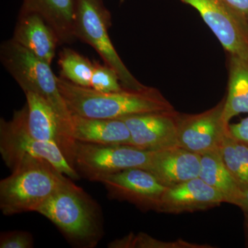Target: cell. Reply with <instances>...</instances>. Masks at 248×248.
Instances as JSON below:
<instances>
[{
    "instance_id": "12",
    "label": "cell",
    "mask_w": 248,
    "mask_h": 248,
    "mask_svg": "<svg viewBox=\"0 0 248 248\" xmlns=\"http://www.w3.org/2000/svg\"><path fill=\"white\" fill-rule=\"evenodd\" d=\"M24 94L27 99L29 133L37 140L56 144L73 167L77 141L72 138L49 103L35 93L27 92Z\"/></svg>"
},
{
    "instance_id": "15",
    "label": "cell",
    "mask_w": 248,
    "mask_h": 248,
    "mask_svg": "<svg viewBox=\"0 0 248 248\" xmlns=\"http://www.w3.org/2000/svg\"><path fill=\"white\" fill-rule=\"evenodd\" d=\"M13 39L40 60L51 64L60 41L40 15L19 11Z\"/></svg>"
},
{
    "instance_id": "3",
    "label": "cell",
    "mask_w": 248,
    "mask_h": 248,
    "mask_svg": "<svg viewBox=\"0 0 248 248\" xmlns=\"http://www.w3.org/2000/svg\"><path fill=\"white\" fill-rule=\"evenodd\" d=\"M70 241L92 247L102 236L97 203L70 180L37 209Z\"/></svg>"
},
{
    "instance_id": "24",
    "label": "cell",
    "mask_w": 248,
    "mask_h": 248,
    "mask_svg": "<svg viewBox=\"0 0 248 248\" xmlns=\"http://www.w3.org/2000/svg\"><path fill=\"white\" fill-rule=\"evenodd\" d=\"M33 246V237L28 232H4L0 235V248H32Z\"/></svg>"
},
{
    "instance_id": "14",
    "label": "cell",
    "mask_w": 248,
    "mask_h": 248,
    "mask_svg": "<svg viewBox=\"0 0 248 248\" xmlns=\"http://www.w3.org/2000/svg\"><path fill=\"white\" fill-rule=\"evenodd\" d=\"M146 170L163 186L172 187L200 177L201 155L179 146L151 151Z\"/></svg>"
},
{
    "instance_id": "1",
    "label": "cell",
    "mask_w": 248,
    "mask_h": 248,
    "mask_svg": "<svg viewBox=\"0 0 248 248\" xmlns=\"http://www.w3.org/2000/svg\"><path fill=\"white\" fill-rule=\"evenodd\" d=\"M59 89L71 114L90 118L121 119L158 111L174 110L159 90L124 88L117 92H99L58 77Z\"/></svg>"
},
{
    "instance_id": "10",
    "label": "cell",
    "mask_w": 248,
    "mask_h": 248,
    "mask_svg": "<svg viewBox=\"0 0 248 248\" xmlns=\"http://www.w3.org/2000/svg\"><path fill=\"white\" fill-rule=\"evenodd\" d=\"M198 11L229 55L248 59V31L223 0H179Z\"/></svg>"
},
{
    "instance_id": "26",
    "label": "cell",
    "mask_w": 248,
    "mask_h": 248,
    "mask_svg": "<svg viewBox=\"0 0 248 248\" xmlns=\"http://www.w3.org/2000/svg\"><path fill=\"white\" fill-rule=\"evenodd\" d=\"M228 133L230 135L240 142L248 146V117L239 123L228 125Z\"/></svg>"
},
{
    "instance_id": "13",
    "label": "cell",
    "mask_w": 248,
    "mask_h": 248,
    "mask_svg": "<svg viewBox=\"0 0 248 248\" xmlns=\"http://www.w3.org/2000/svg\"><path fill=\"white\" fill-rule=\"evenodd\" d=\"M223 202L218 191L197 177L167 187L161 198L159 213H193L215 208Z\"/></svg>"
},
{
    "instance_id": "23",
    "label": "cell",
    "mask_w": 248,
    "mask_h": 248,
    "mask_svg": "<svg viewBox=\"0 0 248 248\" xmlns=\"http://www.w3.org/2000/svg\"><path fill=\"white\" fill-rule=\"evenodd\" d=\"M93 63L91 89L103 93L117 92L124 89L115 70L105 63L101 64L99 62L94 61Z\"/></svg>"
},
{
    "instance_id": "4",
    "label": "cell",
    "mask_w": 248,
    "mask_h": 248,
    "mask_svg": "<svg viewBox=\"0 0 248 248\" xmlns=\"http://www.w3.org/2000/svg\"><path fill=\"white\" fill-rule=\"evenodd\" d=\"M0 60L24 93H35L50 104L71 136L72 114L60 93L58 77L54 74L50 65L13 38L1 44Z\"/></svg>"
},
{
    "instance_id": "16",
    "label": "cell",
    "mask_w": 248,
    "mask_h": 248,
    "mask_svg": "<svg viewBox=\"0 0 248 248\" xmlns=\"http://www.w3.org/2000/svg\"><path fill=\"white\" fill-rule=\"evenodd\" d=\"M71 136L76 141L98 145L131 146V135L120 119L90 118L72 114Z\"/></svg>"
},
{
    "instance_id": "25",
    "label": "cell",
    "mask_w": 248,
    "mask_h": 248,
    "mask_svg": "<svg viewBox=\"0 0 248 248\" xmlns=\"http://www.w3.org/2000/svg\"><path fill=\"white\" fill-rule=\"evenodd\" d=\"M248 31V0H223Z\"/></svg>"
},
{
    "instance_id": "17",
    "label": "cell",
    "mask_w": 248,
    "mask_h": 248,
    "mask_svg": "<svg viewBox=\"0 0 248 248\" xmlns=\"http://www.w3.org/2000/svg\"><path fill=\"white\" fill-rule=\"evenodd\" d=\"M77 0H23L21 12L35 13L55 31L60 45L77 40L75 35Z\"/></svg>"
},
{
    "instance_id": "29",
    "label": "cell",
    "mask_w": 248,
    "mask_h": 248,
    "mask_svg": "<svg viewBox=\"0 0 248 248\" xmlns=\"http://www.w3.org/2000/svg\"><path fill=\"white\" fill-rule=\"evenodd\" d=\"M244 214V229L246 233V241H247V246L248 247V214Z\"/></svg>"
},
{
    "instance_id": "8",
    "label": "cell",
    "mask_w": 248,
    "mask_h": 248,
    "mask_svg": "<svg viewBox=\"0 0 248 248\" xmlns=\"http://www.w3.org/2000/svg\"><path fill=\"white\" fill-rule=\"evenodd\" d=\"M224 106L223 97L215 107L201 113L181 114L179 146L200 155L221 151L229 125L223 119Z\"/></svg>"
},
{
    "instance_id": "22",
    "label": "cell",
    "mask_w": 248,
    "mask_h": 248,
    "mask_svg": "<svg viewBox=\"0 0 248 248\" xmlns=\"http://www.w3.org/2000/svg\"><path fill=\"white\" fill-rule=\"evenodd\" d=\"M222 158L226 167L241 186L248 187V171L236 153L234 140L229 133L224 139L221 148Z\"/></svg>"
},
{
    "instance_id": "20",
    "label": "cell",
    "mask_w": 248,
    "mask_h": 248,
    "mask_svg": "<svg viewBox=\"0 0 248 248\" xmlns=\"http://www.w3.org/2000/svg\"><path fill=\"white\" fill-rule=\"evenodd\" d=\"M60 77L73 84L91 88L94 63L89 58L69 48L62 49L59 55Z\"/></svg>"
},
{
    "instance_id": "19",
    "label": "cell",
    "mask_w": 248,
    "mask_h": 248,
    "mask_svg": "<svg viewBox=\"0 0 248 248\" xmlns=\"http://www.w3.org/2000/svg\"><path fill=\"white\" fill-rule=\"evenodd\" d=\"M228 94L225 97L223 119L226 123L242 113H248V59L229 55Z\"/></svg>"
},
{
    "instance_id": "21",
    "label": "cell",
    "mask_w": 248,
    "mask_h": 248,
    "mask_svg": "<svg viewBox=\"0 0 248 248\" xmlns=\"http://www.w3.org/2000/svg\"><path fill=\"white\" fill-rule=\"evenodd\" d=\"M112 248H210L209 246H202L181 241L177 242L164 243L153 239L148 234H129L123 239L115 240L108 245Z\"/></svg>"
},
{
    "instance_id": "5",
    "label": "cell",
    "mask_w": 248,
    "mask_h": 248,
    "mask_svg": "<svg viewBox=\"0 0 248 248\" xmlns=\"http://www.w3.org/2000/svg\"><path fill=\"white\" fill-rule=\"evenodd\" d=\"M111 15L104 0H77L75 35L99 54L104 63L115 70L125 89H141L146 86L133 76L111 42L108 31Z\"/></svg>"
},
{
    "instance_id": "11",
    "label": "cell",
    "mask_w": 248,
    "mask_h": 248,
    "mask_svg": "<svg viewBox=\"0 0 248 248\" xmlns=\"http://www.w3.org/2000/svg\"><path fill=\"white\" fill-rule=\"evenodd\" d=\"M181 113L175 110L158 111L123 117L131 135L132 146L158 151L179 146L178 128Z\"/></svg>"
},
{
    "instance_id": "18",
    "label": "cell",
    "mask_w": 248,
    "mask_h": 248,
    "mask_svg": "<svg viewBox=\"0 0 248 248\" xmlns=\"http://www.w3.org/2000/svg\"><path fill=\"white\" fill-rule=\"evenodd\" d=\"M199 177L218 191L224 202L239 206L243 187L223 162L221 151L201 155Z\"/></svg>"
},
{
    "instance_id": "2",
    "label": "cell",
    "mask_w": 248,
    "mask_h": 248,
    "mask_svg": "<svg viewBox=\"0 0 248 248\" xmlns=\"http://www.w3.org/2000/svg\"><path fill=\"white\" fill-rule=\"evenodd\" d=\"M0 182V209L6 216L37 211L71 180L49 161L27 156Z\"/></svg>"
},
{
    "instance_id": "6",
    "label": "cell",
    "mask_w": 248,
    "mask_h": 248,
    "mask_svg": "<svg viewBox=\"0 0 248 248\" xmlns=\"http://www.w3.org/2000/svg\"><path fill=\"white\" fill-rule=\"evenodd\" d=\"M27 117L26 104L15 111L11 120H0V153L7 167L11 170L23 158L34 156L46 160L72 180H78L79 174L56 144L40 141L31 135Z\"/></svg>"
},
{
    "instance_id": "28",
    "label": "cell",
    "mask_w": 248,
    "mask_h": 248,
    "mask_svg": "<svg viewBox=\"0 0 248 248\" xmlns=\"http://www.w3.org/2000/svg\"><path fill=\"white\" fill-rule=\"evenodd\" d=\"M242 187L243 195L238 207L241 208L244 213L248 214V187L242 186Z\"/></svg>"
},
{
    "instance_id": "27",
    "label": "cell",
    "mask_w": 248,
    "mask_h": 248,
    "mask_svg": "<svg viewBox=\"0 0 248 248\" xmlns=\"http://www.w3.org/2000/svg\"><path fill=\"white\" fill-rule=\"evenodd\" d=\"M234 146L236 153L241 159L242 162L246 166L248 171V146L242 142L234 140Z\"/></svg>"
},
{
    "instance_id": "7",
    "label": "cell",
    "mask_w": 248,
    "mask_h": 248,
    "mask_svg": "<svg viewBox=\"0 0 248 248\" xmlns=\"http://www.w3.org/2000/svg\"><path fill=\"white\" fill-rule=\"evenodd\" d=\"M151 151L128 145H98L76 142L73 167L92 182L130 169L146 170Z\"/></svg>"
},
{
    "instance_id": "9",
    "label": "cell",
    "mask_w": 248,
    "mask_h": 248,
    "mask_svg": "<svg viewBox=\"0 0 248 248\" xmlns=\"http://www.w3.org/2000/svg\"><path fill=\"white\" fill-rule=\"evenodd\" d=\"M113 200L133 204L140 210L159 213L161 198L167 187L153 174L142 169H130L103 177L98 181Z\"/></svg>"
}]
</instances>
